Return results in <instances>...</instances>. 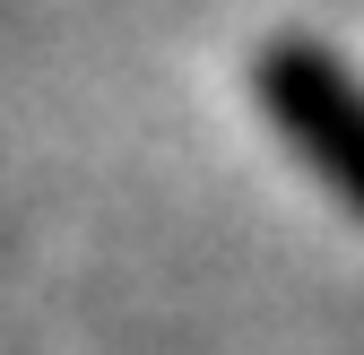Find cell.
Returning <instances> with one entry per match:
<instances>
[{
	"label": "cell",
	"mask_w": 364,
	"mask_h": 355,
	"mask_svg": "<svg viewBox=\"0 0 364 355\" xmlns=\"http://www.w3.org/2000/svg\"><path fill=\"white\" fill-rule=\"evenodd\" d=\"M252 96H260L269 130L287 139V156L347 217H364V78H355V61L330 53L321 35H278L252 53Z\"/></svg>",
	"instance_id": "6da1fadb"
}]
</instances>
